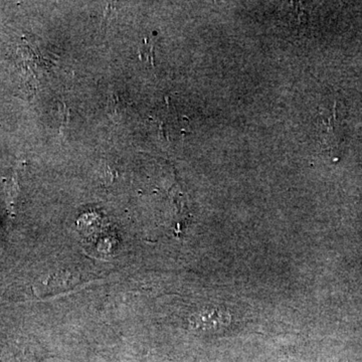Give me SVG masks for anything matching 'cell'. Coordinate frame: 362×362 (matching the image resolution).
Returning <instances> with one entry per match:
<instances>
[{
    "mask_svg": "<svg viewBox=\"0 0 362 362\" xmlns=\"http://www.w3.org/2000/svg\"><path fill=\"white\" fill-rule=\"evenodd\" d=\"M128 108H129V103L127 100L124 99L122 95L115 90L110 92L108 98V110L110 112L111 118L114 120H121Z\"/></svg>",
    "mask_w": 362,
    "mask_h": 362,
    "instance_id": "6da1fadb",
    "label": "cell"
}]
</instances>
